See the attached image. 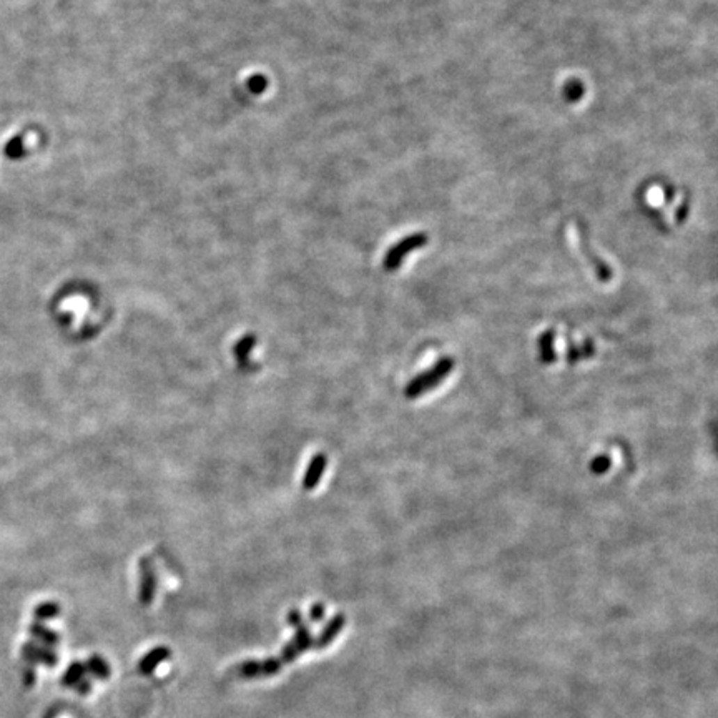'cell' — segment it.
<instances>
[{
    "instance_id": "6da1fadb",
    "label": "cell",
    "mask_w": 718,
    "mask_h": 718,
    "mask_svg": "<svg viewBox=\"0 0 718 718\" xmlns=\"http://www.w3.org/2000/svg\"><path fill=\"white\" fill-rule=\"evenodd\" d=\"M454 366L456 361L452 356L439 358L429 369L421 371L417 376H414L404 389V396L408 397V399H417L419 396L433 391V389L438 388L439 384L452 373Z\"/></svg>"
},
{
    "instance_id": "7a4b0ae2",
    "label": "cell",
    "mask_w": 718,
    "mask_h": 718,
    "mask_svg": "<svg viewBox=\"0 0 718 718\" xmlns=\"http://www.w3.org/2000/svg\"><path fill=\"white\" fill-rule=\"evenodd\" d=\"M575 232H577V246H579V250L582 251L584 258L587 260L589 264L593 268V271H596L598 280L604 281V283H609V281L612 280L614 271L609 268V264H607L604 260H600L597 255H593V251L591 250V246H589V243L585 241L587 238L584 237V230L580 228V226H575Z\"/></svg>"
},
{
    "instance_id": "3957f363",
    "label": "cell",
    "mask_w": 718,
    "mask_h": 718,
    "mask_svg": "<svg viewBox=\"0 0 718 718\" xmlns=\"http://www.w3.org/2000/svg\"><path fill=\"white\" fill-rule=\"evenodd\" d=\"M426 243H427V239H426V237H422V234H416V237L406 238L404 241H401L399 245H396L391 251H389L386 258H384V268H386L388 271H394L396 268H399L401 262H403L409 251L417 250V248L424 246Z\"/></svg>"
},
{
    "instance_id": "277c9868",
    "label": "cell",
    "mask_w": 718,
    "mask_h": 718,
    "mask_svg": "<svg viewBox=\"0 0 718 718\" xmlns=\"http://www.w3.org/2000/svg\"><path fill=\"white\" fill-rule=\"evenodd\" d=\"M157 579L153 574V567L147 557L140 561V600L142 604H150L155 593Z\"/></svg>"
},
{
    "instance_id": "5b68a950",
    "label": "cell",
    "mask_w": 718,
    "mask_h": 718,
    "mask_svg": "<svg viewBox=\"0 0 718 718\" xmlns=\"http://www.w3.org/2000/svg\"><path fill=\"white\" fill-rule=\"evenodd\" d=\"M326 465H328V457L321 454V452L316 454L313 459H311V463H310V465H308V469L305 472V477H303V487H305L306 490H313L314 487L319 484L324 471H326Z\"/></svg>"
},
{
    "instance_id": "8992f818",
    "label": "cell",
    "mask_w": 718,
    "mask_h": 718,
    "mask_svg": "<svg viewBox=\"0 0 718 718\" xmlns=\"http://www.w3.org/2000/svg\"><path fill=\"white\" fill-rule=\"evenodd\" d=\"M538 358H541V362L544 365H552L557 359V353H555V331L554 329H545V331L541 333L538 336Z\"/></svg>"
},
{
    "instance_id": "52a82bcc",
    "label": "cell",
    "mask_w": 718,
    "mask_h": 718,
    "mask_svg": "<svg viewBox=\"0 0 718 718\" xmlns=\"http://www.w3.org/2000/svg\"><path fill=\"white\" fill-rule=\"evenodd\" d=\"M343 623H344L343 615H341V614L336 615V617L333 619V621L326 625V628H324V630H323L321 639L318 640V645H321V647H324V645H328L329 642H331V640L336 637L337 632H340L341 628H343Z\"/></svg>"
},
{
    "instance_id": "ba28073f",
    "label": "cell",
    "mask_w": 718,
    "mask_h": 718,
    "mask_svg": "<svg viewBox=\"0 0 718 718\" xmlns=\"http://www.w3.org/2000/svg\"><path fill=\"white\" fill-rule=\"evenodd\" d=\"M165 658H168V651H166V648H157V651L148 653V655L143 658L142 670L143 672H152V670L157 667V662L165 660Z\"/></svg>"
},
{
    "instance_id": "9c48e42d",
    "label": "cell",
    "mask_w": 718,
    "mask_h": 718,
    "mask_svg": "<svg viewBox=\"0 0 718 718\" xmlns=\"http://www.w3.org/2000/svg\"><path fill=\"white\" fill-rule=\"evenodd\" d=\"M255 344H256V337L251 335H246L241 341H238L237 346H234V354H237L238 361L239 359H246L248 354L253 351Z\"/></svg>"
},
{
    "instance_id": "30bf717a",
    "label": "cell",
    "mask_w": 718,
    "mask_h": 718,
    "mask_svg": "<svg viewBox=\"0 0 718 718\" xmlns=\"http://www.w3.org/2000/svg\"><path fill=\"white\" fill-rule=\"evenodd\" d=\"M610 468H612V459H610L607 454H600V456L593 457L592 463H591V471H592V474H596V476H602V474L609 472Z\"/></svg>"
},
{
    "instance_id": "8fae6325",
    "label": "cell",
    "mask_w": 718,
    "mask_h": 718,
    "mask_svg": "<svg viewBox=\"0 0 718 718\" xmlns=\"http://www.w3.org/2000/svg\"><path fill=\"white\" fill-rule=\"evenodd\" d=\"M85 673V667L82 664H74L68 669V672L63 675V683L65 685H74L75 682L80 680V677Z\"/></svg>"
},
{
    "instance_id": "7c38bea8",
    "label": "cell",
    "mask_w": 718,
    "mask_h": 718,
    "mask_svg": "<svg viewBox=\"0 0 718 718\" xmlns=\"http://www.w3.org/2000/svg\"><path fill=\"white\" fill-rule=\"evenodd\" d=\"M30 630H32V634L35 635V637H40L42 640H45L47 644H57V634H54V632L45 630L44 627L37 625V623H33V625H32V628H30Z\"/></svg>"
},
{
    "instance_id": "4fadbf2b",
    "label": "cell",
    "mask_w": 718,
    "mask_h": 718,
    "mask_svg": "<svg viewBox=\"0 0 718 718\" xmlns=\"http://www.w3.org/2000/svg\"><path fill=\"white\" fill-rule=\"evenodd\" d=\"M58 605L57 604H44L37 609L35 615L38 619H52L55 615H58Z\"/></svg>"
},
{
    "instance_id": "5bb4252c",
    "label": "cell",
    "mask_w": 718,
    "mask_h": 718,
    "mask_svg": "<svg viewBox=\"0 0 718 718\" xmlns=\"http://www.w3.org/2000/svg\"><path fill=\"white\" fill-rule=\"evenodd\" d=\"M579 353H580V358H585V359L592 358L593 354H596V344H593V341L589 340V337L587 340H584L582 344L579 346Z\"/></svg>"
},
{
    "instance_id": "9a60e30c",
    "label": "cell",
    "mask_w": 718,
    "mask_h": 718,
    "mask_svg": "<svg viewBox=\"0 0 718 718\" xmlns=\"http://www.w3.org/2000/svg\"><path fill=\"white\" fill-rule=\"evenodd\" d=\"M580 359V353H579V346H577L575 343H572V341H568L567 344V361L568 365H575L577 361Z\"/></svg>"
},
{
    "instance_id": "2e32d148",
    "label": "cell",
    "mask_w": 718,
    "mask_h": 718,
    "mask_svg": "<svg viewBox=\"0 0 718 718\" xmlns=\"http://www.w3.org/2000/svg\"><path fill=\"white\" fill-rule=\"evenodd\" d=\"M310 615H311V621L319 622L324 617V605L323 604L313 605V609H311V614Z\"/></svg>"
},
{
    "instance_id": "e0dca14e",
    "label": "cell",
    "mask_w": 718,
    "mask_h": 718,
    "mask_svg": "<svg viewBox=\"0 0 718 718\" xmlns=\"http://www.w3.org/2000/svg\"><path fill=\"white\" fill-rule=\"evenodd\" d=\"M288 621L293 623V625H299L301 623V615H299L298 610H292V614L288 615Z\"/></svg>"
},
{
    "instance_id": "ac0fdd59",
    "label": "cell",
    "mask_w": 718,
    "mask_h": 718,
    "mask_svg": "<svg viewBox=\"0 0 718 718\" xmlns=\"http://www.w3.org/2000/svg\"><path fill=\"white\" fill-rule=\"evenodd\" d=\"M25 683H27V685H32V683H33V672H32V670H29V673H25Z\"/></svg>"
},
{
    "instance_id": "d6986e66",
    "label": "cell",
    "mask_w": 718,
    "mask_h": 718,
    "mask_svg": "<svg viewBox=\"0 0 718 718\" xmlns=\"http://www.w3.org/2000/svg\"><path fill=\"white\" fill-rule=\"evenodd\" d=\"M45 718H52V713H50V715H47Z\"/></svg>"
}]
</instances>
